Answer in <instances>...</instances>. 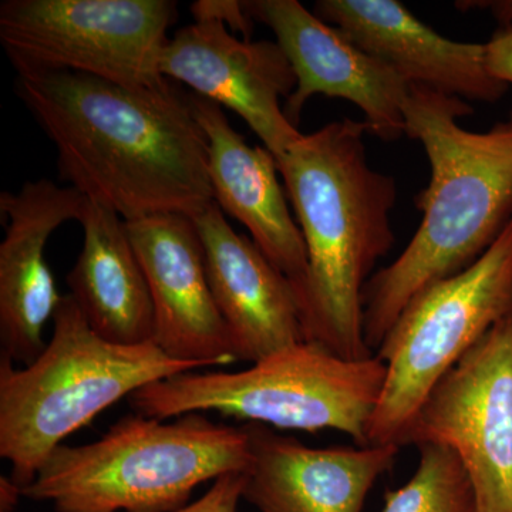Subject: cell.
<instances>
[{"label": "cell", "instance_id": "1", "mask_svg": "<svg viewBox=\"0 0 512 512\" xmlns=\"http://www.w3.org/2000/svg\"><path fill=\"white\" fill-rule=\"evenodd\" d=\"M16 89L57 150L60 178L124 221L195 218L214 202L208 140L190 94L89 74L18 73Z\"/></svg>", "mask_w": 512, "mask_h": 512}, {"label": "cell", "instance_id": "2", "mask_svg": "<svg viewBox=\"0 0 512 512\" xmlns=\"http://www.w3.org/2000/svg\"><path fill=\"white\" fill-rule=\"evenodd\" d=\"M406 136L420 141L430 183L416 197L423 218L399 258L363 292V329L376 353L417 293L476 264L512 222V114L487 131L458 124L473 107L410 84Z\"/></svg>", "mask_w": 512, "mask_h": 512}, {"label": "cell", "instance_id": "3", "mask_svg": "<svg viewBox=\"0 0 512 512\" xmlns=\"http://www.w3.org/2000/svg\"><path fill=\"white\" fill-rule=\"evenodd\" d=\"M365 121L343 119L302 134L279 174L308 255L299 295L306 342L343 359L375 356L363 329V292L394 244L396 180L367 163Z\"/></svg>", "mask_w": 512, "mask_h": 512}, {"label": "cell", "instance_id": "4", "mask_svg": "<svg viewBox=\"0 0 512 512\" xmlns=\"http://www.w3.org/2000/svg\"><path fill=\"white\" fill-rule=\"evenodd\" d=\"M249 457L247 426L136 414L94 443L57 447L22 495L57 512H174L198 485L247 470Z\"/></svg>", "mask_w": 512, "mask_h": 512}, {"label": "cell", "instance_id": "5", "mask_svg": "<svg viewBox=\"0 0 512 512\" xmlns=\"http://www.w3.org/2000/svg\"><path fill=\"white\" fill-rule=\"evenodd\" d=\"M52 319V340L35 362L15 369L0 359V456L20 488L66 437L107 407L147 384L200 370L153 342L126 346L101 338L69 293Z\"/></svg>", "mask_w": 512, "mask_h": 512}, {"label": "cell", "instance_id": "6", "mask_svg": "<svg viewBox=\"0 0 512 512\" xmlns=\"http://www.w3.org/2000/svg\"><path fill=\"white\" fill-rule=\"evenodd\" d=\"M384 379L386 365L376 355L348 360L301 342L241 372L195 370L158 380L128 402L151 419L217 412L281 430H336L367 447Z\"/></svg>", "mask_w": 512, "mask_h": 512}, {"label": "cell", "instance_id": "7", "mask_svg": "<svg viewBox=\"0 0 512 512\" xmlns=\"http://www.w3.org/2000/svg\"><path fill=\"white\" fill-rule=\"evenodd\" d=\"M511 312L512 222L476 264L417 293L384 336L369 446L403 447L434 387Z\"/></svg>", "mask_w": 512, "mask_h": 512}, {"label": "cell", "instance_id": "8", "mask_svg": "<svg viewBox=\"0 0 512 512\" xmlns=\"http://www.w3.org/2000/svg\"><path fill=\"white\" fill-rule=\"evenodd\" d=\"M170 0H5L0 43L16 73L67 70L134 89H161Z\"/></svg>", "mask_w": 512, "mask_h": 512}, {"label": "cell", "instance_id": "9", "mask_svg": "<svg viewBox=\"0 0 512 512\" xmlns=\"http://www.w3.org/2000/svg\"><path fill=\"white\" fill-rule=\"evenodd\" d=\"M424 443L457 454L478 512H512V312L427 397L404 446Z\"/></svg>", "mask_w": 512, "mask_h": 512}, {"label": "cell", "instance_id": "10", "mask_svg": "<svg viewBox=\"0 0 512 512\" xmlns=\"http://www.w3.org/2000/svg\"><path fill=\"white\" fill-rule=\"evenodd\" d=\"M244 5L252 20L274 32L295 73V90L284 104L289 123L298 128L305 104L323 94L356 104L373 136L396 141L406 134L403 109L410 84L399 74L298 0H249Z\"/></svg>", "mask_w": 512, "mask_h": 512}, {"label": "cell", "instance_id": "11", "mask_svg": "<svg viewBox=\"0 0 512 512\" xmlns=\"http://www.w3.org/2000/svg\"><path fill=\"white\" fill-rule=\"evenodd\" d=\"M160 72L235 111L276 161L302 137L281 104L295 90L296 76L276 42L239 40L221 23H192L168 40Z\"/></svg>", "mask_w": 512, "mask_h": 512}, {"label": "cell", "instance_id": "12", "mask_svg": "<svg viewBox=\"0 0 512 512\" xmlns=\"http://www.w3.org/2000/svg\"><path fill=\"white\" fill-rule=\"evenodd\" d=\"M154 306V340L165 355L201 369L238 362L212 295L194 218L157 214L126 221Z\"/></svg>", "mask_w": 512, "mask_h": 512}, {"label": "cell", "instance_id": "13", "mask_svg": "<svg viewBox=\"0 0 512 512\" xmlns=\"http://www.w3.org/2000/svg\"><path fill=\"white\" fill-rule=\"evenodd\" d=\"M86 201L76 188L47 178L0 194V342L2 357L13 363L30 365L46 348L43 330L63 298L46 262V244L60 225L80 221Z\"/></svg>", "mask_w": 512, "mask_h": 512}, {"label": "cell", "instance_id": "14", "mask_svg": "<svg viewBox=\"0 0 512 512\" xmlns=\"http://www.w3.org/2000/svg\"><path fill=\"white\" fill-rule=\"evenodd\" d=\"M315 10L409 84L485 103L507 93L488 70L485 45L441 36L397 0H319Z\"/></svg>", "mask_w": 512, "mask_h": 512}, {"label": "cell", "instance_id": "15", "mask_svg": "<svg viewBox=\"0 0 512 512\" xmlns=\"http://www.w3.org/2000/svg\"><path fill=\"white\" fill-rule=\"evenodd\" d=\"M244 500L259 512H362L400 447L315 448L248 423Z\"/></svg>", "mask_w": 512, "mask_h": 512}, {"label": "cell", "instance_id": "16", "mask_svg": "<svg viewBox=\"0 0 512 512\" xmlns=\"http://www.w3.org/2000/svg\"><path fill=\"white\" fill-rule=\"evenodd\" d=\"M194 221L212 295L238 360L256 363L306 342L291 282L254 241L232 229L215 201Z\"/></svg>", "mask_w": 512, "mask_h": 512}, {"label": "cell", "instance_id": "17", "mask_svg": "<svg viewBox=\"0 0 512 512\" xmlns=\"http://www.w3.org/2000/svg\"><path fill=\"white\" fill-rule=\"evenodd\" d=\"M190 99L208 140L214 201L224 214L247 227L256 247L289 279L299 299L308 255L279 184L278 161L266 148L249 146L214 101L197 94H190Z\"/></svg>", "mask_w": 512, "mask_h": 512}, {"label": "cell", "instance_id": "18", "mask_svg": "<svg viewBox=\"0 0 512 512\" xmlns=\"http://www.w3.org/2000/svg\"><path fill=\"white\" fill-rule=\"evenodd\" d=\"M79 222L83 248L67 275L69 295L77 308L90 328L111 343L153 342V299L126 221L110 208L87 200Z\"/></svg>", "mask_w": 512, "mask_h": 512}, {"label": "cell", "instance_id": "19", "mask_svg": "<svg viewBox=\"0 0 512 512\" xmlns=\"http://www.w3.org/2000/svg\"><path fill=\"white\" fill-rule=\"evenodd\" d=\"M416 473L403 487L387 491L382 512H478L466 468L451 448L420 444Z\"/></svg>", "mask_w": 512, "mask_h": 512}, {"label": "cell", "instance_id": "20", "mask_svg": "<svg viewBox=\"0 0 512 512\" xmlns=\"http://www.w3.org/2000/svg\"><path fill=\"white\" fill-rule=\"evenodd\" d=\"M244 485V471L224 474L200 500L174 512H238L239 501L244 498Z\"/></svg>", "mask_w": 512, "mask_h": 512}, {"label": "cell", "instance_id": "21", "mask_svg": "<svg viewBox=\"0 0 512 512\" xmlns=\"http://www.w3.org/2000/svg\"><path fill=\"white\" fill-rule=\"evenodd\" d=\"M195 23L215 22L229 26L232 32L241 33L249 40L252 33V19L244 2L237 0H198L191 5Z\"/></svg>", "mask_w": 512, "mask_h": 512}, {"label": "cell", "instance_id": "22", "mask_svg": "<svg viewBox=\"0 0 512 512\" xmlns=\"http://www.w3.org/2000/svg\"><path fill=\"white\" fill-rule=\"evenodd\" d=\"M487 67L495 79L512 84V23H504L485 43Z\"/></svg>", "mask_w": 512, "mask_h": 512}, {"label": "cell", "instance_id": "23", "mask_svg": "<svg viewBox=\"0 0 512 512\" xmlns=\"http://www.w3.org/2000/svg\"><path fill=\"white\" fill-rule=\"evenodd\" d=\"M23 497L22 488L13 483L10 478L2 477L0 480V508L2 512H12L15 505L18 504L19 498Z\"/></svg>", "mask_w": 512, "mask_h": 512}]
</instances>
